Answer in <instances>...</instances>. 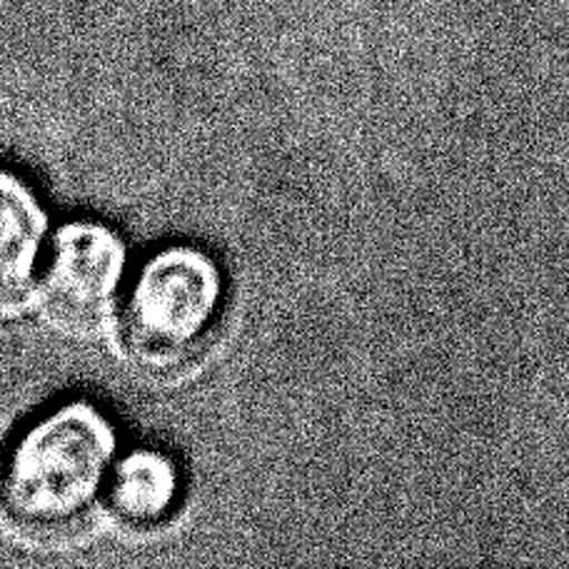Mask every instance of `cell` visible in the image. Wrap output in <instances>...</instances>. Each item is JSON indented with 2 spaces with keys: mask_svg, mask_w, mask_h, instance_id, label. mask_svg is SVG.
Masks as SVG:
<instances>
[{
  "mask_svg": "<svg viewBox=\"0 0 569 569\" xmlns=\"http://www.w3.org/2000/svg\"><path fill=\"white\" fill-rule=\"evenodd\" d=\"M48 238V212L26 178L0 166V310L33 290Z\"/></svg>",
  "mask_w": 569,
  "mask_h": 569,
  "instance_id": "4",
  "label": "cell"
},
{
  "mask_svg": "<svg viewBox=\"0 0 569 569\" xmlns=\"http://www.w3.org/2000/svg\"><path fill=\"white\" fill-rule=\"evenodd\" d=\"M226 300V280L212 256L196 246H170L142 262L123 310L130 358L150 372H170L196 358Z\"/></svg>",
  "mask_w": 569,
  "mask_h": 569,
  "instance_id": "2",
  "label": "cell"
},
{
  "mask_svg": "<svg viewBox=\"0 0 569 569\" xmlns=\"http://www.w3.org/2000/svg\"><path fill=\"white\" fill-rule=\"evenodd\" d=\"M116 450V427L93 402H66L30 422L0 470L8 520L40 537L73 530L108 485Z\"/></svg>",
  "mask_w": 569,
  "mask_h": 569,
  "instance_id": "1",
  "label": "cell"
},
{
  "mask_svg": "<svg viewBox=\"0 0 569 569\" xmlns=\"http://www.w3.org/2000/svg\"><path fill=\"white\" fill-rule=\"evenodd\" d=\"M128 268V250L116 230L96 220H76L50 242L40 305L66 332H96L116 310Z\"/></svg>",
  "mask_w": 569,
  "mask_h": 569,
  "instance_id": "3",
  "label": "cell"
},
{
  "mask_svg": "<svg viewBox=\"0 0 569 569\" xmlns=\"http://www.w3.org/2000/svg\"><path fill=\"white\" fill-rule=\"evenodd\" d=\"M106 490L120 520L136 527L158 525L180 497L178 465L158 450H133L110 470Z\"/></svg>",
  "mask_w": 569,
  "mask_h": 569,
  "instance_id": "5",
  "label": "cell"
}]
</instances>
